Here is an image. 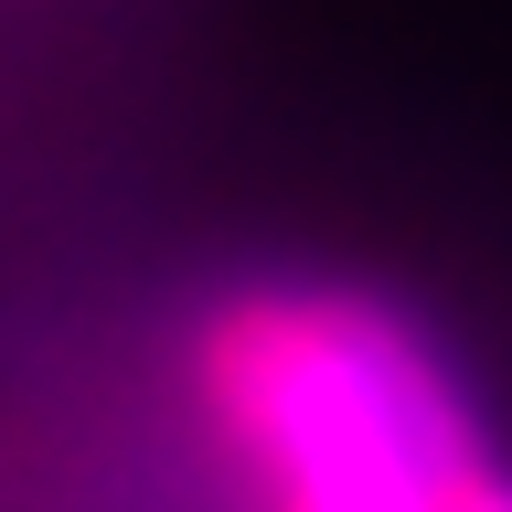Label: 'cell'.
Masks as SVG:
<instances>
[{"instance_id":"cell-1","label":"cell","mask_w":512,"mask_h":512,"mask_svg":"<svg viewBox=\"0 0 512 512\" xmlns=\"http://www.w3.org/2000/svg\"><path fill=\"white\" fill-rule=\"evenodd\" d=\"M192 395L256 512H459L502 438L416 310L352 278H256L192 331Z\"/></svg>"}]
</instances>
